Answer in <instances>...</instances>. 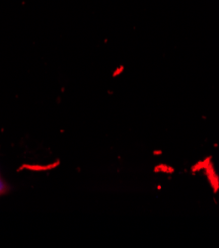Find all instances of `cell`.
<instances>
[{
    "label": "cell",
    "instance_id": "obj_1",
    "mask_svg": "<svg viewBox=\"0 0 219 248\" xmlns=\"http://www.w3.org/2000/svg\"><path fill=\"white\" fill-rule=\"evenodd\" d=\"M6 191H7V186H6V184H5L1 179H0V195L5 193Z\"/></svg>",
    "mask_w": 219,
    "mask_h": 248
}]
</instances>
